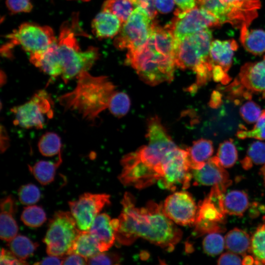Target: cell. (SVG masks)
<instances>
[{"label": "cell", "mask_w": 265, "mask_h": 265, "mask_svg": "<svg viewBox=\"0 0 265 265\" xmlns=\"http://www.w3.org/2000/svg\"><path fill=\"white\" fill-rule=\"evenodd\" d=\"M122 204L115 232L116 239L119 243L128 245L142 238L171 251L181 240V230L164 213L162 204L150 201L144 207L136 208L133 197L127 192Z\"/></svg>", "instance_id": "obj_1"}, {"label": "cell", "mask_w": 265, "mask_h": 265, "mask_svg": "<svg viewBox=\"0 0 265 265\" xmlns=\"http://www.w3.org/2000/svg\"><path fill=\"white\" fill-rule=\"evenodd\" d=\"M78 14L71 21L61 26L57 41L47 51L39 54L30 55V61L36 67L53 77H60L67 83L88 71L99 57L98 49L89 47L81 50L77 41L79 29Z\"/></svg>", "instance_id": "obj_2"}, {"label": "cell", "mask_w": 265, "mask_h": 265, "mask_svg": "<svg viewBox=\"0 0 265 265\" xmlns=\"http://www.w3.org/2000/svg\"><path fill=\"white\" fill-rule=\"evenodd\" d=\"M175 40L165 27L155 23L147 41L128 51L126 62L146 83L154 86L173 80L175 67Z\"/></svg>", "instance_id": "obj_3"}, {"label": "cell", "mask_w": 265, "mask_h": 265, "mask_svg": "<svg viewBox=\"0 0 265 265\" xmlns=\"http://www.w3.org/2000/svg\"><path fill=\"white\" fill-rule=\"evenodd\" d=\"M75 88L58 98L60 105L66 111L74 112L88 121H94L101 112L108 108L115 91V86L106 76H93L88 71L77 78Z\"/></svg>", "instance_id": "obj_4"}, {"label": "cell", "mask_w": 265, "mask_h": 265, "mask_svg": "<svg viewBox=\"0 0 265 265\" xmlns=\"http://www.w3.org/2000/svg\"><path fill=\"white\" fill-rule=\"evenodd\" d=\"M212 42V34L209 28L175 40L176 66L191 69L196 75L195 83L189 88L191 92L196 91L212 78L213 64L210 54Z\"/></svg>", "instance_id": "obj_5"}, {"label": "cell", "mask_w": 265, "mask_h": 265, "mask_svg": "<svg viewBox=\"0 0 265 265\" xmlns=\"http://www.w3.org/2000/svg\"><path fill=\"white\" fill-rule=\"evenodd\" d=\"M220 88L226 98L236 104L251 100L254 94L265 98V54L260 61L245 63L233 81Z\"/></svg>", "instance_id": "obj_6"}, {"label": "cell", "mask_w": 265, "mask_h": 265, "mask_svg": "<svg viewBox=\"0 0 265 265\" xmlns=\"http://www.w3.org/2000/svg\"><path fill=\"white\" fill-rule=\"evenodd\" d=\"M199 5L214 15L221 24L241 29L257 17L260 0H200Z\"/></svg>", "instance_id": "obj_7"}, {"label": "cell", "mask_w": 265, "mask_h": 265, "mask_svg": "<svg viewBox=\"0 0 265 265\" xmlns=\"http://www.w3.org/2000/svg\"><path fill=\"white\" fill-rule=\"evenodd\" d=\"M7 42L1 49L4 55L15 46H20L30 55L41 54L47 51L56 41L52 28L37 24L25 23L7 34Z\"/></svg>", "instance_id": "obj_8"}, {"label": "cell", "mask_w": 265, "mask_h": 265, "mask_svg": "<svg viewBox=\"0 0 265 265\" xmlns=\"http://www.w3.org/2000/svg\"><path fill=\"white\" fill-rule=\"evenodd\" d=\"M80 231L71 212H56L50 220L43 239L47 254L63 257L70 254Z\"/></svg>", "instance_id": "obj_9"}, {"label": "cell", "mask_w": 265, "mask_h": 265, "mask_svg": "<svg viewBox=\"0 0 265 265\" xmlns=\"http://www.w3.org/2000/svg\"><path fill=\"white\" fill-rule=\"evenodd\" d=\"M224 191L212 186L210 193L199 202L194 226L196 235L221 233L225 231L226 212L223 204Z\"/></svg>", "instance_id": "obj_10"}, {"label": "cell", "mask_w": 265, "mask_h": 265, "mask_svg": "<svg viewBox=\"0 0 265 265\" xmlns=\"http://www.w3.org/2000/svg\"><path fill=\"white\" fill-rule=\"evenodd\" d=\"M147 12L137 6L124 24L114 40L120 50L136 49L143 45L151 35L156 23L152 21Z\"/></svg>", "instance_id": "obj_11"}, {"label": "cell", "mask_w": 265, "mask_h": 265, "mask_svg": "<svg viewBox=\"0 0 265 265\" xmlns=\"http://www.w3.org/2000/svg\"><path fill=\"white\" fill-rule=\"evenodd\" d=\"M219 21L212 13L201 6L175 12V17L165 27L171 33L175 40L210 27L221 25Z\"/></svg>", "instance_id": "obj_12"}, {"label": "cell", "mask_w": 265, "mask_h": 265, "mask_svg": "<svg viewBox=\"0 0 265 265\" xmlns=\"http://www.w3.org/2000/svg\"><path fill=\"white\" fill-rule=\"evenodd\" d=\"M53 103L45 90L36 92L26 103L12 109L14 123L23 128L42 129L53 116Z\"/></svg>", "instance_id": "obj_13"}, {"label": "cell", "mask_w": 265, "mask_h": 265, "mask_svg": "<svg viewBox=\"0 0 265 265\" xmlns=\"http://www.w3.org/2000/svg\"><path fill=\"white\" fill-rule=\"evenodd\" d=\"M163 176L159 186L174 191L177 188H187L192 178L187 150L177 147L169 152L163 163Z\"/></svg>", "instance_id": "obj_14"}, {"label": "cell", "mask_w": 265, "mask_h": 265, "mask_svg": "<svg viewBox=\"0 0 265 265\" xmlns=\"http://www.w3.org/2000/svg\"><path fill=\"white\" fill-rule=\"evenodd\" d=\"M110 196L106 194L84 193L77 200L69 202L70 212L80 231H89L103 208L110 204Z\"/></svg>", "instance_id": "obj_15"}, {"label": "cell", "mask_w": 265, "mask_h": 265, "mask_svg": "<svg viewBox=\"0 0 265 265\" xmlns=\"http://www.w3.org/2000/svg\"><path fill=\"white\" fill-rule=\"evenodd\" d=\"M166 215L174 222L181 225H193L197 207L188 192L181 191L169 195L162 205Z\"/></svg>", "instance_id": "obj_16"}, {"label": "cell", "mask_w": 265, "mask_h": 265, "mask_svg": "<svg viewBox=\"0 0 265 265\" xmlns=\"http://www.w3.org/2000/svg\"><path fill=\"white\" fill-rule=\"evenodd\" d=\"M216 156L210 158L199 169H192L194 185L218 186L224 192L232 184L228 173Z\"/></svg>", "instance_id": "obj_17"}, {"label": "cell", "mask_w": 265, "mask_h": 265, "mask_svg": "<svg viewBox=\"0 0 265 265\" xmlns=\"http://www.w3.org/2000/svg\"><path fill=\"white\" fill-rule=\"evenodd\" d=\"M89 231L97 240L101 252L108 250L116 239L112 219L105 213L97 216Z\"/></svg>", "instance_id": "obj_18"}, {"label": "cell", "mask_w": 265, "mask_h": 265, "mask_svg": "<svg viewBox=\"0 0 265 265\" xmlns=\"http://www.w3.org/2000/svg\"><path fill=\"white\" fill-rule=\"evenodd\" d=\"M238 45L233 39L212 41L210 47V57L213 66H218L225 72L230 69L234 52Z\"/></svg>", "instance_id": "obj_19"}, {"label": "cell", "mask_w": 265, "mask_h": 265, "mask_svg": "<svg viewBox=\"0 0 265 265\" xmlns=\"http://www.w3.org/2000/svg\"><path fill=\"white\" fill-rule=\"evenodd\" d=\"M16 205L14 200L10 195L1 200L0 201V238L9 242L13 238L18 232V226L13 215Z\"/></svg>", "instance_id": "obj_20"}, {"label": "cell", "mask_w": 265, "mask_h": 265, "mask_svg": "<svg viewBox=\"0 0 265 265\" xmlns=\"http://www.w3.org/2000/svg\"><path fill=\"white\" fill-rule=\"evenodd\" d=\"M122 23L114 15L102 10L92 22L93 33L98 38L103 39L113 37L118 34Z\"/></svg>", "instance_id": "obj_21"}, {"label": "cell", "mask_w": 265, "mask_h": 265, "mask_svg": "<svg viewBox=\"0 0 265 265\" xmlns=\"http://www.w3.org/2000/svg\"><path fill=\"white\" fill-rule=\"evenodd\" d=\"M187 151L191 169H199L212 156L213 153V143L210 140L199 139L194 141Z\"/></svg>", "instance_id": "obj_22"}, {"label": "cell", "mask_w": 265, "mask_h": 265, "mask_svg": "<svg viewBox=\"0 0 265 265\" xmlns=\"http://www.w3.org/2000/svg\"><path fill=\"white\" fill-rule=\"evenodd\" d=\"M240 40L244 48L255 55L265 53V31L262 29H249L244 26L240 29Z\"/></svg>", "instance_id": "obj_23"}, {"label": "cell", "mask_w": 265, "mask_h": 265, "mask_svg": "<svg viewBox=\"0 0 265 265\" xmlns=\"http://www.w3.org/2000/svg\"><path fill=\"white\" fill-rule=\"evenodd\" d=\"M100 252L98 242L89 231H80L70 254H77L88 259Z\"/></svg>", "instance_id": "obj_24"}, {"label": "cell", "mask_w": 265, "mask_h": 265, "mask_svg": "<svg viewBox=\"0 0 265 265\" xmlns=\"http://www.w3.org/2000/svg\"><path fill=\"white\" fill-rule=\"evenodd\" d=\"M223 204L226 214L242 216L249 206V199L244 191L234 190L224 195Z\"/></svg>", "instance_id": "obj_25"}, {"label": "cell", "mask_w": 265, "mask_h": 265, "mask_svg": "<svg viewBox=\"0 0 265 265\" xmlns=\"http://www.w3.org/2000/svg\"><path fill=\"white\" fill-rule=\"evenodd\" d=\"M251 239L244 231L235 228L230 230L225 237V245L230 252L244 255L249 251Z\"/></svg>", "instance_id": "obj_26"}, {"label": "cell", "mask_w": 265, "mask_h": 265, "mask_svg": "<svg viewBox=\"0 0 265 265\" xmlns=\"http://www.w3.org/2000/svg\"><path fill=\"white\" fill-rule=\"evenodd\" d=\"M61 162L62 158L60 153L57 161L40 160L32 166H29V170L40 184L47 185L53 181L56 170Z\"/></svg>", "instance_id": "obj_27"}, {"label": "cell", "mask_w": 265, "mask_h": 265, "mask_svg": "<svg viewBox=\"0 0 265 265\" xmlns=\"http://www.w3.org/2000/svg\"><path fill=\"white\" fill-rule=\"evenodd\" d=\"M9 250L20 260L25 261L34 253L38 246L28 238L21 235H16L8 242Z\"/></svg>", "instance_id": "obj_28"}, {"label": "cell", "mask_w": 265, "mask_h": 265, "mask_svg": "<svg viewBox=\"0 0 265 265\" xmlns=\"http://www.w3.org/2000/svg\"><path fill=\"white\" fill-rule=\"evenodd\" d=\"M249 252L255 264L265 265V221L256 229L251 238Z\"/></svg>", "instance_id": "obj_29"}, {"label": "cell", "mask_w": 265, "mask_h": 265, "mask_svg": "<svg viewBox=\"0 0 265 265\" xmlns=\"http://www.w3.org/2000/svg\"><path fill=\"white\" fill-rule=\"evenodd\" d=\"M133 4L131 0H106L102 5V10L114 15L123 24L133 11Z\"/></svg>", "instance_id": "obj_30"}, {"label": "cell", "mask_w": 265, "mask_h": 265, "mask_svg": "<svg viewBox=\"0 0 265 265\" xmlns=\"http://www.w3.org/2000/svg\"><path fill=\"white\" fill-rule=\"evenodd\" d=\"M240 162L245 170L250 169L253 164H265V142H253L248 148L246 156Z\"/></svg>", "instance_id": "obj_31"}, {"label": "cell", "mask_w": 265, "mask_h": 265, "mask_svg": "<svg viewBox=\"0 0 265 265\" xmlns=\"http://www.w3.org/2000/svg\"><path fill=\"white\" fill-rule=\"evenodd\" d=\"M61 141L60 137L53 132H47L40 138L38 147L40 153L45 157H53L60 153Z\"/></svg>", "instance_id": "obj_32"}, {"label": "cell", "mask_w": 265, "mask_h": 265, "mask_svg": "<svg viewBox=\"0 0 265 265\" xmlns=\"http://www.w3.org/2000/svg\"><path fill=\"white\" fill-rule=\"evenodd\" d=\"M216 157L224 168H230L235 164L238 152L232 139L226 140L219 144Z\"/></svg>", "instance_id": "obj_33"}, {"label": "cell", "mask_w": 265, "mask_h": 265, "mask_svg": "<svg viewBox=\"0 0 265 265\" xmlns=\"http://www.w3.org/2000/svg\"><path fill=\"white\" fill-rule=\"evenodd\" d=\"M21 219L27 226L31 228L39 227L46 220V213L41 207L29 205L24 208Z\"/></svg>", "instance_id": "obj_34"}, {"label": "cell", "mask_w": 265, "mask_h": 265, "mask_svg": "<svg viewBox=\"0 0 265 265\" xmlns=\"http://www.w3.org/2000/svg\"><path fill=\"white\" fill-rule=\"evenodd\" d=\"M131 101L128 95L123 92H115L109 103L110 112L117 117H122L129 111Z\"/></svg>", "instance_id": "obj_35"}, {"label": "cell", "mask_w": 265, "mask_h": 265, "mask_svg": "<svg viewBox=\"0 0 265 265\" xmlns=\"http://www.w3.org/2000/svg\"><path fill=\"white\" fill-rule=\"evenodd\" d=\"M237 136L241 139L253 138L257 139H265V109L256 122L251 130H247L243 125H240V129L236 133Z\"/></svg>", "instance_id": "obj_36"}, {"label": "cell", "mask_w": 265, "mask_h": 265, "mask_svg": "<svg viewBox=\"0 0 265 265\" xmlns=\"http://www.w3.org/2000/svg\"><path fill=\"white\" fill-rule=\"evenodd\" d=\"M225 246V239L219 233H212L206 236L203 241L204 252L211 256L221 253Z\"/></svg>", "instance_id": "obj_37"}, {"label": "cell", "mask_w": 265, "mask_h": 265, "mask_svg": "<svg viewBox=\"0 0 265 265\" xmlns=\"http://www.w3.org/2000/svg\"><path fill=\"white\" fill-rule=\"evenodd\" d=\"M40 189L32 184L23 185L18 190L19 201L25 205H31L36 203L40 200Z\"/></svg>", "instance_id": "obj_38"}, {"label": "cell", "mask_w": 265, "mask_h": 265, "mask_svg": "<svg viewBox=\"0 0 265 265\" xmlns=\"http://www.w3.org/2000/svg\"><path fill=\"white\" fill-rule=\"evenodd\" d=\"M263 110L258 104L250 100L240 106L239 113L246 123L252 124L258 120Z\"/></svg>", "instance_id": "obj_39"}, {"label": "cell", "mask_w": 265, "mask_h": 265, "mask_svg": "<svg viewBox=\"0 0 265 265\" xmlns=\"http://www.w3.org/2000/svg\"><path fill=\"white\" fill-rule=\"evenodd\" d=\"M102 252L88 259V265H113L119 262L118 255L110 253Z\"/></svg>", "instance_id": "obj_40"}, {"label": "cell", "mask_w": 265, "mask_h": 265, "mask_svg": "<svg viewBox=\"0 0 265 265\" xmlns=\"http://www.w3.org/2000/svg\"><path fill=\"white\" fill-rule=\"evenodd\" d=\"M6 4L12 13H27L32 8L30 0H6Z\"/></svg>", "instance_id": "obj_41"}, {"label": "cell", "mask_w": 265, "mask_h": 265, "mask_svg": "<svg viewBox=\"0 0 265 265\" xmlns=\"http://www.w3.org/2000/svg\"><path fill=\"white\" fill-rule=\"evenodd\" d=\"M0 265H26L25 261L18 259L10 250L1 248L0 253Z\"/></svg>", "instance_id": "obj_42"}, {"label": "cell", "mask_w": 265, "mask_h": 265, "mask_svg": "<svg viewBox=\"0 0 265 265\" xmlns=\"http://www.w3.org/2000/svg\"><path fill=\"white\" fill-rule=\"evenodd\" d=\"M134 5L143 8L152 20L157 14L155 0H132Z\"/></svg>", "instance_id": "obj_43"}, {"label": "cell", "mask_w": 265, "mask_h": 265, "mask_svg": "<svg viewBox=\"0 0 265 265\" xmlns=\"http://www.w3.org/2000/svg\"><path fill=\"white\" fill-rule=\"evenodd\" d=\"M218 265H241L240 258L233 252H226L222 254L217 260Z\"/></svg>", "instance_id": "obj_44"}, {"label": "cell", "mask_w": 265, "mask_h": 265, "mask_svg": "<svg viewBox=\"0 0 265 265\" xmlns=\"http://www.w3.org/2000/svg\"><path fill=\"white\" fill-rule=\"evenodd\" d=\"M88 259L75 253H71L64 257L62 265H86Z\"/></svg>", "instance_id": "obj_45"}, {"label": "cell", "mask_w": 265, "mask_h": 265, "mask_svg": "<svg viewBox=\"0 0 265 265\" xmlns=\"http://www.w3.org/2000/svg\"><path fill=\"white\" fill-rule=\"evenodd\" d=\"M174 0H155L157 10L162 13L170 12L174 6Z\"/></svg>", "instance_id": "obj_46"}, {"label": "cell", "mask_w": 265, "mask_h": 265, "mask_svg": "<svg viewBox=\"0 0 265 265\" xmlns=\"http://www.w3.org/2000/svg\"><path fill=\"white\" fill-rule=\"evenodd\" d=\"M222 97L223 94L220 91L214 90L209 102L210 106L212 108H218L222 104Z\"/></svg>", "instance_id": "obj_47"}, {"label": "cell", "mask_w": 265, "mask_h": 265, "mask_svg": "<svg viewBox=\"0 0 265 265\" xmlns=\"http://www.w3.org/2000/svg\"><path fill=\"white\" fill-rule=\"evenodd\" d=\"M64 257L51 256L46 257L35 265H62Z\"/></svg>", "instance_id": "obj_48"}, {"label": "cell", "mask_w": 265, "mask_h": 265, "mask_svg": "<svg viewBox=\"0 0 265 265\" xmlns=\"http://www.w3.org/2000/svg\"><path fill=\"white\" fill-rule=\"evenodd\" d=\"M196 0H174L180 9L183 10L190 9L196 6Z\"/></svg>", "instance_id": "obj_49"}, {"label": "cell", "mask_w": 265, "mask_h": 265, "mask_svg": "<svg viewBox=\"0 0 265 265\" xmlns=\"http://www.w3.org/2000/svg\"><path fill=\"white\" fill-rule=\"evenodd\" d=\"M255 264V259L251 256H245L242 262L243 265H252Z\"/></svg>", "instance_id": "obj_50"}, {"label": "cell", "mask_w": 265, "mask_h": 265, "mask_svg": "<svg viewBox=\"0 0 265 265\" xmlns=\"http://www.w3.org/2000/svg\"><path fill=\"white\" fill-rule=\"evenodd\" d=\"M260 173L262 175L264 180V183L265 186V164L260 170Z\"/></svg>", "instance_id": "obj_51"}, {"label": "cell", "mask_w": 265, "mask_h": 265, "mask_svg": "<svg viewBox=\"0 0 265 265\" xmlns=\"http://www.w3.org/2000/svg\"><path fill=\"white\" fill-rule=\"evenodd\" d=\"M81 0V1H88L90 0Z\"/></svg>", "instance_id": "obj_52"}, {"label": "cell", "mask_w": 265, "mask_h": 265, "mask_svg": "<svg viewBox=\"0 0 265 265\" xmlns=\"http://www.w3.org/2000/svg\"><path fill=\"white\" fill-rule=\"evenodd\" d=\"M197 1H199L200 0H196Z\"/></svg>", "instance_id": "obj_53"}, {"label": "cell", "mask_w": 265, "mask_h": 265, "mask_svg": "<svg viewBox=\"0 0 265 265\" xmlns=\"http://www.w3.org/2000/svg\"></svg>", "instance_id": "obj_54"}]
</instances>
